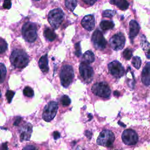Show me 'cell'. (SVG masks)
Instances as JSON below:
<instances>
[{"mask_svg":"<svg viewBox=\"0 0 150 150\" xmlns=\"http://www.w3.org/2000/svg\"><path fill=\"white\" fill-rule=\"evenodd\" d=\"M9 59L12 65L18 69L25 67L29 62L27 53L24 50L19 49H15L12 52Z\"/></svg>","mask_w":150,"mask_h":150,"instance_id":"6da1fadb","label":"cell"},{"mask_svg":"<svg viewBox=\"0 0 150 150\" xmlns=\"http://www.w3.org/2000/svg\"><path fill=\"white\" fill-rule=\"evenodd\" d=\"M115 140V134L110 129H104L100 133L97 139V143L105 148H112Z\"/></svg>","mask_w":150,"mask_h":150,"instance_id":"7a4b0ae2","label":"cell"},{"mask_svg":"<svg viewBox=\"0 0 150 150\" xmlns=\"http://www.w3.org/2000/svg\"><path fill=\"white\" fill-rule=\"evenodd\" d=\"M22 33L26 42L30 43L35 42L38 38L36 25L30 22H26L22 26Z\"/></svg>","mask_w":150,"mask_h":150,"instance_id":"3957f363","label":"cell"},{"mask_svg":"<svg viewBox=\"0 0 150 150\" xmlns=\"http://www.w3.org/2000/svg\"><path fill=\"white\" fill-rule=\"evenodd\" d=\"M121 139L123 143L128 146H137L139 142V137L138 133L131 128L126 129L122 132Z\"/></svg>","mask_w":150,"mask_h":150,"instance_id":"277c9868","label":"cell"},{"mask_svg":"<svg viewBox=\"0 0 150 150\" xmlns=\"http://www.w3.org/2000/svg\"><path fill=\"white\" fill-rule=\"evenodd\" d=\"M74 70L70 65H64L62 66L60 73V79L61 84L65 88L68 87L74 79Z\"/></svg>","mask_w":150,"mask_h":150,"instance_id":"5b68a950","label":"cell"},{"mask_svg":"<svg viewBox=\"0 0 150 150\" xmlns=\"http://www.w3.org/2000/svg\"><path fill=\"white\" fill-rule=\"evenodd\" d=\"M64 16V12L62 9H53L48 14V21L53 28L57 29L63 21Z\"/></svg>","mask_w":150,"mask_h":150,"instance_id":"8992f818","label":"cell"},{"mask_svg":"<svg viewBox=\"0 0 150 150\" xmlns=\"http://www.w3.org/2000/svg\"><path fill=\"white\" fill-rule=\"evenodd\" d=\"M91 91L95 95L104 98H109L111 94L110 88L105 82L95 83L91 87Z\"/></svg>","mask_w":150,"mask_h":150,"instance_id":"52a82bcc","label":"cell"},{"mask_svg":"<svg viewBox=\"0 0 150 150\" xmlns=\"http://www.w3.org/2000/svg\"><path fill=\"white\" fill-rule=\"evenodd\" d=\"M58 109L57 102L52 101L49 102L45 107L42 114L43 119L46 122H50L56 116Z\"/></svg>","mask_w":150,"mask_h":150,"instance_id":"ba28073f","label":"cell"},{"mask_svg":"<svg viewBox=\"0 0 150 150\" xmlns=\"http://www.w3.org/2000/svg\"><path fill=\"white\" fill-rule=\"evenodd\" d=\"M91 41L94 47L97 50H103L107 45V41L102 32L99 30L94 32L91 37Z\"/></svg>","mask_w":150,"mask_h":150,"instance_id":"9c48e42d","label":"cell"},{"mask_svg":"<svg viewBox=\"0 0 150 150\" xmlns=\"http://www.w3.org/2000/svg\"><path fill=\"white\" fill-rule=\"evenodd\" d=\"M79 72L86 83H90L92 81L94 71L93 68L90 66L81 62L79 66Z\"/></svg>","mask_w":150,"mask_h":150,"instance_id":"30bf717a","label":"cell"},{"mask_svg":"<svg viewBox=\"0 0 150 150\" xmlns=\"http://www.w3.org/2000/svg\"><path fill=\"white\" fill-rule=\"evenodd\" d=\"M125 42V38L121 32H118L115 34L110 39V46L114 50L122 49L124 46Z\"/></svg>","mask_w":150,"mask_h":150,"instance_id":"8fae6325","label":"cell"},{"mask_svg":"<svg viewBox=\"0 0 150 150\" xmlns=\"http://www.w3.org/2000/svg\"><path fill=\"white\" fill-rule=\"evenodd\" d=\"M108 69L111 74L117 79L121 77L125 73L124 67L122 66L121 63L117 60L110 62L108 65Z\"/></svg>","mask_w":150,"mask_h":150,"instance_id":"7c38bea8","label":"cell"},{"mask_svg":"<svg viewBox=\"0 0 150 150\" xmlns=\"http://www.w3.org/2000/svg\"><path fill=\"white\" fill-rule=\"evenodd\" d=\"M19 132L21 141H28L32 132V125L30 123H26L21 128Z\"/></svg>","mask_w":150,"mask_h":150,"instance_id":"4fadbf2b","label":"cell"},{"mask_svg":"<svg viewBox=\"0 0 150 150\" xmlns=\"http://www.w3.org/2000/svg\"><path fill=\"white\" fill-rule=\"evenodd\" d=\"M82 26L88 31L92 30L95 26V18L93 15L85 16L81 22Z\"/></svg>","mask_w":150,"mask_h":150,"instance_id":"5bb4252c","label":"cell"},{"mask_svg":"<svg viewBox=\"0 0 150 150\" xmlns=\"http://www.w3.org/2000/svg\"><path fill=\"white\" fill-rule=\"evenodd\" d=\"M141 80L144 85L146 86L150 85V62L145 64L142 70Z\"/></svg>","mask_w":150,"mask_h":150,"instance_id":"9a60e30c","label":"cell"},{"mask_svg":"<svg viewBox=\"0 0 150 150\" xmlns=\"http://www.w3.org/2000/svg\"><path fill=\"white\" fill-rule=\"evenodd\" d=\"M139 31V25L135 20H131L129 22V36L132 42V39L138 35Z\"/></svg>","mask_w":150,"mask_h":150,"instance_id":"2e32d148","label":"cell"},{"mask_svg":"<svg viewBox=\"0 0 150 150\" xmlns=\"http://www.w3.org/2000/svg\"><path fill=\"white\" fill-rule=\"evenodd\" d=\"M141 46L145 52L146 57L148 59H150V43L147 41L144 35L141 36Z\"/></svg>","mask_w":150,"mask_h":150,"instance_id":"e0dca14e","label":"cell"},{"mask_svg":"<svg viewBox=\"0 0 150 150\" xmlns=\"http://www.w3.org/2000/svg\"><path fill=\"white\" fill-rule=\"evenodd\" d=\"M39 66L40 70L43 73H46L49 70L48 66V59L47 54H46L42 56L39 60Z\"/></svg>","mask_w":150,"mask_h":150,"instance_id":"ac0fdd59","label":"cell"},{"mask_svg":"<svg viewBox=\"0 0 150 150\" xmlns=\"http://www.w3.org/2000/svg\"><path fill=\"white\" fill-rule=\"evenodd\" d=\"M95 60L94 54L91 50H88L86 52L82 57V63L88 64L91 63H93Z\"/></svg>","mask_w":150,"mask_h":150,"instance_id":"d6986e66","label":"cell"},{"mask_svg":"<svg viewBox=\"0 0 150 150\" xmlns=\"http://www.w3.org/2000/svg\"><path fill=\"white\" fill-rule=\"evenodd\" d=\"M43 35L45 38L49 41L52 42L56 38V35L53 31V29L49 28H46L43 32Z\"/></svg>","mask_w":150,"mask_h":150,"instance_id":"ffe728a7","label":"cell"},{"mask_svg":"<svg viewBox=\"0 0 150 150\" xmlns=\"http://www.w3.org/2000/svg\"><path fill=\"white\" fill-rule=\"evenodd\" d=\"M110 2L115 5L121 10H125L129 7V3L125 0H112Z\"/></svg>","mask_w":150,"mask_h":150,"instance_id":"44dd1931","label":"cell"},{"mask_svg":"<svg viewBox=\"0 0 150 150\" xmlns=\"http://www.w3.org/2000/svg\"><path fill=\"white\" fill-rule=\"evenodd\" d=\"M100 26L104 30L111 29L114 26V23L111 21H102L100 23Z\"/></svg>","mask_w":150,"mask_h":150,"instance_id":"7402d4cb","label":"cell"},{"mask_svg":"<svg viewBox=\"0 0 150 150\" xmlns=\"http://www.w3.org/2000/svg\"><path fill=\"white\" fill-rule=\"evenodd\" d=\"M6 74V69L5 64L0 63V83H2L5 79Z\"/></svg>","mask_w":150,"mask_h":150,"instance_id":"603a6c76","label":"cell"},{"mask_svg":"<svg viewBox=\"0 0 150 150\" xmlns=\"http://www.w3.org/2000/svg\"><path fill=\"white\" fill-rule=\"evenodd\" d=\"M77 2L73 0H67L65 1L66 6L71 11H73L77 6Z\"/></svg>","mask_w":150,"mask_h":150,"instance_id":"cb8c5ba5","label":"cell"},{"mask_svg":"<svg viewBox=\"0 0 150 150\" xmlns=\"http://www.w3.org/2000/svg\"><path fill=\"white\" fill-rule=\"evenodd\" d=\"M132 64L133 65V66L137 69H139L141 67V58L138 56H134L132 58Z\"/></svg>","mask_w":150,"mask_h":150,"instance_id":"d4e9b609","label":"cell"},{"mask_svg":"<svg viewBox=\"0 0 150 150\" xmlns=\"http://www.w3.org/2000/svg\"><path fill=\"white\" fill-rule=\"evenodd\" d=\"M23 93L25 96L28 97H32L34 95V91L33 89L29 86H26L24 88L23 90Z\"/></svg>","mask_w":150,"mask_h":150,"instance_id":"484cf974","label":"cell"},{"mask_svg":"<svg viewBox=\"0 0 150 150\" xmlns=\"http://www.w3.org/2000/svg\"><path fill=\"white\" fill-rule=\"evenodd\" d=\"M7 48H8L7 43L4 39L0 38V54L4 53L6 50Z\"/></svg>","mask_w":150,"mask_h":150,"instance_id":"4316f807","label":"cell"},{"mask_svg":"<svg viewBox=\"0 0 150 150\" xmlns=\"http://www.w3.org/2000/svg\"><path fill=\"white\" fill-rule=\"evenodd\" d=\"M60 102L63 106H68L70 105L71 103V100L67 96L64 95L61 97Z\"/></svg>","mask_w":150,"mask_h":150,"instance_id":"83f0119b","label":"cell"},{"mask_svg":"<svg viewBox=\"0 0 150 150\" xmlns=\"http://www.w3.org/2000/svg\"><path fill=\"white\" fill-rule=\"evenodd\" d=\"M115 14V11H112V10H110V9H107V10H105V11H103L102 15H103V17L111 18L113 17V16Z\"/></svg>","mask_w":150,"mask_h":150,"instance_id":"f1b7e54d","label":"cell"},{"mask_svg":"<svg viewBox=\"0 0 150 150\" xmlns=\"http://www.w3.org/2000/svg\"><path fill=\"white\" fill-rule=\"evenodd\" d=\"M132 56V50L130 49H126L123 52V56L126 60H129Z\"/></svg>","mask_w":150,"mask_h":150,"instance_id":"f546056e","label":"cell"},{"mask_svg":"<svg viewBox=\"0 0 150 150\" xmlns=\"http://www.w3.org/2000/svg\"><path fill=\"white\" fill-rule=\"evenodd\" d=\"M75 54L77 57H80L81 55V47H80V42H77V43L75 44Z\"/></svg>","mask_w":150,"mask_h":150,"instance_id":"4dcf8cb0","label":"cell"},{"mask_svg":"<svg viewBox=\"0 0 150 150\" xmlns=\"http://www.w3.org/2000/svg\"><path fill=\"white\" fill-rule=\"evenodd\" d=\"M15 95V92L11 91V90H8L6 93V97L7 98V100L9 103H10Z\"/></svg>","mask_w":150,"mask_h":150,"instance_id":"1f68e13d","label":"cell"},{"mask_svg":"<svg viewBox=\"0 0 150 150\" xmlns=\"http://www.w3.org/2000/svg\"><path fill=\"white\" fill-rule=\"evenodd\" d=\"M3 7L5 9H9L11 7V1H5L3 4Z\"/></svg>","mask_w":150,"mask_h":150,"instance_id":"d6a6232c","label":"cell"},{"mask_svg":"<svg viewBox=\"0 0 150 150\" xmlns=\"http://www.w3.org/2000/svg\"><path fill=\"white\" fill-rule=\"evenodd\" d=\"M22 150H38V149L33 145H27L25 147H24Z\"/></svg>","mask_w":150,"mask_h":150,"instance_id":"836d02e7","label":"cell"},{"mask_svg":"<svg viewBox=\"0 0 150 150\" xmlns=\"http://www.w3.org/2000/svg\"><path fill=\"white\" fill-rule=\"evenodd\" d=\"M53 138H54V139H57L58 138H59L60 137V133H59V132H57V131H54V132H53Z\"/></svg>","mask_w":150,"mask_h":150,"instance_id":"e575fe53","label":"cell"},{"mask_svg":"<svg viewBox=\"0 0 150 150\" xmlns=\"http://www.w3.org/2000/svg\"><path fill=\"white\" fill-rule=\"evenodd\" d=\"M83 1L84 3H86L87 4H88V5H93L96 2V1H93V0H83Z\"/></svg>","mask_w":150,"mask_h":150,"instance_id":"d590c367","label":"cell"},{"mask_svg":"<svg viewBox=\"0 0 150 150\" xmlns=\"http://www.w3.org/2000/svg\"><path fill=\"white\" fill-rule=\"evenodd\" d=\"M0 150H8V145L7 143H3L1 146V149Z\"/></svg>","mask_w":150,"mask_h":150,"instance_id":"8d00e7d4","label":"cell"},{"mask_svg":"<svg viewBox=\"0 0 150 150\" xmlns=\"http://www.w3.org/2000/svg\"><path fill=\"white\" fill-rule=\"evenodd\" d=\"M21 120V117H18V118L15 120V121L14 122L13 125H18L19 124Z\"/></svg>","mask_w":150,"mask_h":150,"instance_id":"74e56055","label":"cell"},{"mask_svg":"<svg viewBox=\"0 0 150 150\" xmlns=\"http://www.w3.org/2000/svg\"><path fill=\"white\" fill-rule=\"evenodd\" d=\"M1 96H2V94H1V90H0V98H1Z\"/></svg>","mask_w":150,"mask_h":150,"instance_id":"f35d334b","label":"cell"}]
</instances>
